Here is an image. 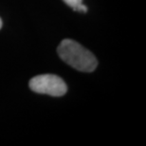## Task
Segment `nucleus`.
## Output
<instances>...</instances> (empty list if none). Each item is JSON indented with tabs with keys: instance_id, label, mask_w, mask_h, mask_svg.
Segmentation results:
<instances>
[{
	"instance_id": "f257e3e1",
	"label": "nucleus",
	"mask_w": 146,
	"mask_h": 146,
	"mask_svg": "<svg viewBox=\"0 0 146 146\" xmlns=\"http://www.w3.org/2000/svg\"><path fill=\"white\" fill-rule=\"evenodd\" d=\"M58 55L73 68L83 72H92L98 66L94 54L74 40L64 39L57 48Z\"/></svg>"
},
{
	"instance_id": "f03ea898",
	"label": "nucleus",
	"mask_w": 146,
	"mask_h": 146,
	"mask_svg": "<svg viewBox=\"0 0 146 146\" xmlns=\"http://www.w3.org/2000/svg\"><path fill=\"white\" fill-rule=\"evenodd\" d=\"M31 89L40 94H48L54 97L65 95L68 86L62 78L53 74H42L33 77L30 81Z\"/></svg>"
},
{
	"instance_id": "7ed1b4c3",
	"label": "nucleus",
	"mask_w": 146,
	"mask_h": 146,
	"mask_svg": "<svg viewBox=\"0 0 146 146\" xmlns=\"http://www.w3.org/2000/svg\"><path fill=\"white\" fill-rule=\"evenodd\" d=\"M66 5H68L69 7H71L72 9L76 8L79 4H81L83 2V0H63Z\"/></svg>"
},
{
	"instance_id": "20e7f679",
	"label": "nucleus",
	"mask_w": 146,
	"mask_h": 146,
	"mask_svg": "<svg viewBox=\"0 0 146 146\" xmlns=\"http://www.w3.org/2000/svg\"><path fill=\"white\" fill-rule=\"evenodd\" d=\"M74 11H82V13H86L87 11V7L86 5H84L83 3H81V4H79L77 7L73 9Z\"/></svg>"
},
{
	"instance_id": "39448f33",
	"label": "nucleus",
	"mask_w": 146,
	"mask_h": 146,
	"mask_svg": "<svg viewBox=\"0 0 146 146\" xmlns=\"http://www.w3.org/2000/svg\"><path fill=\"white\" fill-rule=\"evenodd\" d=\"M2 28V20H1V18H0V29Z\"/></svg>"
}]
</instances>
